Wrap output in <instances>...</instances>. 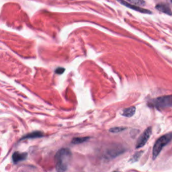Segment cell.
<instances>
[{"label": "cell", "mask_w": 172, "mask_h": 172, "mask_svg": "<svg viewBox=\"0 0 172 172\" xmlns=\"http://www.w3.org/2000/svg\"><path fill=\"white\" fill-rule=\"evenodd\" d=\"M155 8H156L157 10H159L162 13H164V14H165L169 15V16L172 15L171 9L167 4H159L156 5V7H155Z\"/></svg>", "instance_id": "obj_7"}, {"label": "cell", "mask_w": 172, "mask_h": 172, "mask_svg": "<svg viewBox=\"0 0 172 172\" xmlns=\"http://www.w3.org/2000/svg\"><path fill=\"white\" fill-rule=\"evenodd\" d=\"M118 1L120 2L121 4L124 5L125 6H127V7L131 8V9H133L135 11L141 12V13H143V14H151V12L150 10H149V9H143V8H141L140 7H138V6L132 5L131 4H130V3H127V2H124V0H118Z\"/></svg>", "instance_id": "obj_5"}, {"label": "cell", "mask_w": 172, "mask_h": 172, "mask_svg": "<svg viewBox=\"0 0 172 172\" xmlns=\"http://www.w3.org/2000/svg\"><path fill=\"white\" fill-rule=\"evenodd\" d=\"M149 106L157 109L163 110L165 108H172V95H163L153 99L149 102Z\"/></svg>", "instance_id": "obj_2"}, {"label": "cell", "mask_w": 172, "mask_h": 172, "mask_svg": "<svg viewBox=\"0 0 172 172\" xmlns=\"http://www.w3.org/2000/svg\"><path fill=\"white\" fill-rule=\"evenodd\" d=\"M135 111H136V108H135V107L134 106L130 107V108H126L124 109V110H123L122 114L125 117L130 118V117L133 116L134 114Z\"/></svg>", "instance_id": "obj_9"}, {"label": "cell", "mask_w": 172, "mask_h": 172, "mask_svg": "<svg viewBox=\"0 0 172 172\" xmlns=\"http://www.w3.org/2000/svg\"><path fill=\"white\" fill-rule=\"evenodd\" d=\"M44 136V134L41 131H34L30 133H28L26 134L25 136L21 138L20 141L28 139V138H41Z\"/></svg>", "instance_id": "obj_8"}, {"label": "cell", "mask_w": 172, "mask_h": 172, "mask_svg": "<svg viewBox=\"0 0 172 172\" xmlns=\"http://www.w3.org/2000/svg\"><path fill=\"white\" fill-rule=\"evenodd\" d=\"M143 151H138V152H137V153L133 155V157L131 158V161H133V162L137 161L138 159H139V158L141 157V155L143 154Z\"/></svg>", "instance_id": "obj_13"}, {"label": "cell", "mask_w": 172, "mask_h": 172, "mask_svg": "<svg viewBox=\"0 0 172 172\" xmlns=\"http://www.w3.org/2000/svg\"><path fill=\"white\" fill-rule=\"evenodd\" d=\"M27 157V153H20V152L16 151L12 155V161L14 162V163L16 164L19 163V162L26 160Z\"/></svg>", "instance_id": "obj_6"}, {"label": "cell", "mask_w": 172, "mask_h": 172, "mask_svg": "<svg viewBox=\"0 0 172 172\" xmlns=\"http://www.w3.org/2000/svg\"><path fill=\"white\" fill-rule=\"evenodd\" d=\"M151 133H152V128L148 127L146 130L143 132V133L141 135L140 137L138 138L137 142L136 143V148L139 149L144 147L145 144L147 143L148 140L149 139Z\"/></svg>", "instance_id": "obj_4"}, {"label": "cell", "mask_w": 172, "mask_h": 172, "mask_svg": "<svg viewBox=\"0 0 172 172\" xmlns=\"http://www.w3.org/2000/svg\"><path fill=\"white\" fill-rule=\"evenodd\" d=\"M126 128H127L123 127H114V128H112L110 129V132H111V133H120V132L126 130Z\"/></svg>", "instance_id": "obj_12"}, {"label": "cell", "mask_w": 172, "mask_h": 172, "mask_svg": "<svg viewBox=\"0 0 172 172\" xmlns=\"http://www.w3.org/2000/svg\"><path fill=\"white\" fill-rule=\"evenodd\" d=\"M167 2L169 5L172 6V0H167Z\"/></svg>", "instance_id": "obj_15"}, {"label": "cell", "mask_w": 172, "mask_h": 172, "mask_svg": "<svg viewBox=\"0 0 172 172\" xmlns=\"http://www.w3.org/2000/svg\"><path fill=\"white\" fill-rule=\"evenodd\" d=\"M65 71V69L63 68H61V67H59L58 69H56V73H58V74H62L63 73V71Z\"/></svg>", "instance_id": "obj_14"}, {"label": "cell", "mask_w": 172, "mask_h": 172, "mask_svg": "<svg viewBox=\"0 0 172 172\" xmlns=\"http://www.w3.org/2000/svg\"><path fill=\"white\" fill-rule=\"evenodd\" d=\"M172 140V132L165 134L159 137L155 143L153 148V159H155L158 156L163 148Z\"/></svg>", "instance_id": "obj_3"}, {"label": "cell", "mask_w": 172, "mask_h": 172, "mask_svg": "<svg viewBox=\"0 0 172 172\" xmlns=\"http://www.w3.org/2000/svg\"><path fill=\"white\" fill-rule=\"evenodd\" d=\"M130 2V4L137 6H143L145 5V2L144 0H127Z\"/></svg>", "instance_id": "obj_11"}, {"label": "cell", "mask_w": 172, "mask_h": 172, "mask_svg": "<svg viewBox=\"0 0 172 172\" xmlns=\"http://www.w3.org/2000/svg\"><path fill=\"white\" fill-rule=\"evenodd\" d=\"M88 139H90V137H75V138H73L71 143L73 144H75V145H78V144H81V143H84V142L88 141Z\"/></svg>", "instance_id": "obj_10"}, {"label": "cell", "mask_w": 172, "mask_h": 172, "mask_svg": "<svg viewBox=\"0 0 172 172\" xmlns=\"http://www.w3.org/2000/svg\"><path fill=\"white\" fill-rule=\"evenodd\" d=\"M72 159L70 149L63 148L59 150L55 155V166L57 172H65L67 170Z\"/></svg>", "instance_id": "obj_1"}, {"label": "cell", "mask_w": 172, "mask_h": 172, "mask_svg": "<svg viewBox=\"0 0 172 172\" xmlns=\"http://www.w3.org/2000/svg\"><path fill=\"white\" fill-rule=\"evenodd\" d=\"M114 172H120V171H114Z\"/></svg>", "instance_id": "obj_16"}]
</instances>
